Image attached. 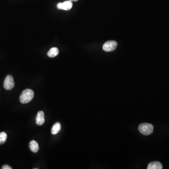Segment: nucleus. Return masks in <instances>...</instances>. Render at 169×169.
<instances>
[{"label":"nucleus","instance_id":"nucleus-5","mask_svg":"<svg viewBox=\"0 0 169 169\" xmlns=\"http://www.w3.org/2000/svg\"><path fill=\"white\" fill-rule=\"evenodd\" d=\"M72 2L70 1H67L64 2L62 3H59L57 4V8L59 10H65V11H69L72 8Z\"/></svg>","mask_w":169,"mask_h":169},{"label":"nucleus","instance_id":"nucleus-4","mask_svg":"<svg viewBox=\"0 0 169 169\" xmlns=\"http://www.w3.org/2000/svg\"><path fill=\"white\" fill-rule=\"evenodd\" d=\"M15 86V82L12 76L8 75L5 79L3 87L7 90H10L13 89Z\"/></svg>","mask_w":169,"mask_h":169},{"label":"nucleus","instance_id":"nucleus-12","mask_svg":"<svg viewBox=\"0 0 169 169\" xmlns=\"http://www.w3.org/2000/svg\"><path fill=\"white\" fill-rule=\"evenodd\" d=\"M2 169H12V168L11 166H9L8 165H5L2 167Z\"/></svg>","mask_w":169,"mask_h":169},{"label":"nucleus","instance_id":"nucleus-10","mask_svg":"<svg viewBox=\"0 0 169 169\" xmlns=\"http://www.w3.org/2000/svg\"><path fill=\"white\" fill-rule=\"evenodd\" d=\"M61 127V125L59 122H57L54 124L51 130V133L54 135L58 134L60 131Z\"/></svg>","mask_w":169,"mask_h":169},{"label":"nucleus","instance_id":"nucleus-8","mask_svg":"<svg viewBox=\"0 0 169 169\" xmlns=\"http://www.w3.org/2000/svg\"><path fill=\"white\" fill-rule=\"evenodd\" d=\"M29 148L34 153H36L39 150L38 143L35 140H32L29 143Z\"/></svg>","mask_w":169,"mask_h":169},{"label":"nucleus","instance_id":"nucleus-2","mask_svg":"<svg viewBox=\"0 0 169 169\" xmlns=\"http://www.w3.org/2000/svg\"><path fill=\"white\" fill-rule=\"evenodd\" d=\"M139 131L142 134L149 135L153 133L154 131V126L153 125L149 123H142L138 127Z\"/></svg>","mask_w":169,"mask_h":169},{"label":"nucleus","instance_id":"nucleus-7","mask_svg":"<svg viewBox=\"0 0 169 169\" xmlns=\"http://www.w3.org/2000/svg\"><path fill=\"white\" fill-rule=\"evenodd\" d=\"M148 169H163V165L159 161H153L150 163L148 165Z\"/></svg>","mask_w":169,"mask_h":169},{"label":"nucleus","instance_id":"nucleus-1","mask_svg":"<svg viewBox=\"0 0 169 169\" xmlns=\"http://www.w3.org/2000/svg\"><path fill=\"white\" fill-rule=\"evenodd\" d=\"M34 92L32 89L24 90L20 96V101L22 104H26L31 101L34 97Z\"/></svg>","mask_w":169,"mask_h":169},{"label":"nucleus","instance_id":"nucleus-13","mask_svg":"<svg viewBox=\"0 0 169 169\" xmlns=\"http://www.w3.org/2000/svg\"><path fill=\"white\" fill-rule=\"evenodd\" d=\"M69 1H70L71 2H73L78 1V0H69Z\"/></svg>","mask_w":169,"mask_h":169},{"label":"nucleus","instance_id":"nucleus-3","mask_svg":"<svg viewBox=\"0 0 169 169\" xmlns=\"http://www.w3.org/2000/svg\"><path fill=\"white\" fill-rule=\"evenodd\" d=\"M117 43L114 41H110L105 42L103 45L102 49L106 52H111L115 50L117 47Z\"/></svg>","mask_w":169,"mask_h":169},{"label":"nucleus","instance_id":"nucleus-6","mask_svg":"<svg viewBox=\"0 0 169 169\" xmlns=\"http://www.w3.org/2000/svg\"><path fill=\"white\" fill-rule=\"evenodd\" d=\"M44 122V113L42 111H39L36 117V123L38 125H42Z\"/></svg>","mask_w":169,"mask_h":169},{"label":"nucleus","instance_id":"nucleus-9","mask_svg":"<svg viewBox=\"0 0 169 169\" xmlns=\"http://www.w3.org/2000/svg\"><path fill=\"white\" fill-rule=\"evenodd\" d=\"M58 54H59V50L57 47H52L49 51V52H47V55L49 57L53 58L57 56Z\"/></svg>","mask_w":169,"mask_h":169},{"label":"nucleus","instance_id":"nucleus-11","mask_svg":"<svg viewBox=\"0 0 169 169\" xmlns=\"http://www.w3.org/2000/svg\"><path fill=\"white\" fill-rule=\"evenodd\" d=\"M7 138V135L5 132L0 133V145H2L5 142Z\"/></svg>","mask_w":169,"mask_h":169}]
</instances>
